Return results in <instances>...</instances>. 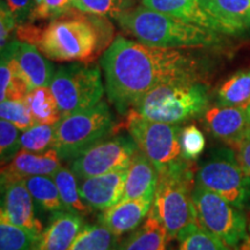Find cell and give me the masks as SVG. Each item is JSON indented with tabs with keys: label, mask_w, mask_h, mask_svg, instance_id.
Wrapping results in <instances>:
<instances>
[{
	"label": "cell",
	"mask_w": 250,
	"mask_h": 250,
	"mask_svg": "<svg viewBox=\"0 0 250 250\" xmlns=\"http://www.w3.org/2000/svg\"><path fill=\"white\" fill-rule=\"evenodd\" d=\"M192 201L197 221L234 250L241 249L250 240L245 212L226 199L195 183Z\"/></svg>",
	"instance_id": "cell-10"
},
{
	"label": "cell",
	"mask_w": 250,
	"mask_h": 250,
	"mask_svg": "<svg viewBox=\"0 0 250 250\" xmlns=\"http://www.w3.org/2000/svg\"><path fill=\"white\" fill-rule=\"evenodd\" d=\"M11 57L20 77L29 89L49 87L55 74V66L42 55L36 45L23 41H11L1 49Z\"/></svg>",
	"instance_id": "cell-12"
},
{
	"label": "cell",
	"mask_w": 250,
	"mask_h": 250,
	"mask_svg": "<svg viewBox=\"0 0 250 250\" xmlns=\"http://www.w3.org/2000/svg\"><path fill=\"white\" fill-rule=\"evenodd\" d=\"M170 241L167 229L149 211L139 227L118 240L115 250H168Z\"/></svg>",
	"instance_id": "cell-22"
},
{
	"label": "cell",
	"mask_w": 250,
	"mask_h": 250,
	"mask_svg": "<svg viewBox=\"0 0 250 250\" xmlns=\"http://www.w3.org/2000/svg\"><path fill=\"white\" fill-rule=\"evenodd\" d=\"M2 187L1 217L8 223L26 228L40 235L43 232L42 224L35 214V202L23 181H17Z\"/></svg>",
	"instance_id": "cell-14"
},
{
	"label": "cell",
	"mask_w": 250,
	"mask_h": 250,
	"mask_svg": "<svg viewBox=\"0 0 250 250\" xmlns=\"http://www.w3.org/2000/svg\"><path fill=\"white\" fill-rule=\"evenodd\" d=\"M248 230H249V235H250V223H249V225H248Z\"/></svg>",
	"instance_id": "cell-43"
},
{
	"label": "cell",
	"mask_w": 250,
	"mask_h": 250,
	"mask_svg": "<svg viewBox=\"0 0 250 250\" xmlns=\"http://www.w3.org/2000/svg\"><path fill=\"white\" fill-rule=\"evenodd\" d=\"M23 39L51 61L86 62L98 51L96 28L86 19H58L43 30L27 28Z\"/></svg>",
	"instance_id": "cell-3"
},
{
	"label": "cell",
	"mask_w": 250,
	"mask_h": 250,
	"mask_svg": "<svg viewBox=\"0 0 250 250\" xmlns=\"http://www.w3.org/2000/svg\"><path fill=\"white\" fill-rule=\"evenodd\" d=\"M56 124H35L21 133V149L31 153H44L54 148Z\"/></svg>",
	"instance_id": "cell-30"
},
{
	"label": "cell",
	"mask_w": 250,
	"mask_h": 250,
	"mask_svg": "<svg viewBox=\"0 0 250 250\" xmlns=\"http://www.w3.org/2000/svg\"><path fill=\"white\" fill-rule=\"evenodd\" d=\"M100 62L108 98L121 115H126L156 87L198 79V62L186 52L123 36L114 40Z\"/></svg>",
	"instance_id": "cell-1"
},
{
	"label": "cell",
	"mask_w": 250,
	"mask_h": 250,
	"mask_svg": "<svg viewBox=\"0 0 250 250\" xmlns=\"http://www.w3.org/2000/svg\"><path fill=\"white\" fill-rule=\"evenodd\" d=\"M158 179L159 171L154 164L138 151L134 154L130 167L127 168L122 201L154 198Z\"/></svg>",
	"instance_id": "cell-21"
},
{
	"label": "cell",
	"mask_w": 250,
	"mask_h": 250,
	"mask_svg": "<svg viewBox=\"0 0 250 250\" xmlns=\"http://www.w3.org/2000/svg\"><path fill=\"white\" fill-rule=\"evenodd\" d=\"M127 170L112 171L79 180L83 201L92 211L103 212L122 201Z\"/></svg>",
	"instance_id": "cell-16"
},
{
	"label": "cell",
	"mask_w": 250,
	"mask_h": 250,
	"mask_svg": "<svg viewBox=\"0 0 250 250\" xmlns=\"http://www.w3.org/2000/svg\"><path fill=\"white\" fill-rule=\"evenodd\" d=\"M208 89L198 81L161 85L146 94L133 109L148 120L180 125L204 114Z\"/></svg>",
	"instance_id": "cell-5"
},
{
	"label": "cell",
	"mask_w": 250,
	"mask_h": 250,
	"mask_svg": "<svg viewBox=\"0 0 250 250\" xmlns=\"http://www.w3.org/2000/svg\"><path fill=\"white\" fill-rule=\"evenodd\" d=\"M241 250H250V240H249V241H248V242H247V243H246V245H245V246H243V247H242V248H241Z\"/></svg>",
	"instance_id": "cell-40"
},
{
	"label": "cell",
	"mask_w": 250,
	"mask_h": 250,
	"mask_svg": "<svg viewBox=\"0 0 250 250\" xmlns=\"http://www.w3.org/2000/svg\"><path fill=\"white\" fill-rule=\"evenodd\" d=\"M192 162L159 173L151 212L167 229L171 240L197 221L192 201L195 174Z\"/></svg>",
	"instance_id": "cell-4"
},
{
	"label": "cell",
	"mask_w": 250,
	"mask_h": 250,
	"mask_svg": "<svg viewBox=\"0 0 250 250\" xmlns=\"http://www.w3.org/2000/svg\"><path fill=\"white\" fill-rule=\"evenodd\" d=\"M219 104L246 108L250 103V71L234 74L218 90Z\"/></svg>",
	"instance_id": "cell-29"
},
{
	"label": "cell",
	"mask_w": 250,
	"mask_h": 250,
	"mask_svg": "<svg viewBox=\"0 0 250 250\" xmlns=\"http://www.w3.org/2000/svg\"><path fill=\"white\" fill-rule=\"evenodd\" d=\"M153 198L124 199L101 212L99 223L105 226L118 239L129 234L144 223L152 208Z\"/></svg>",
	"instance_id": "cell-18"
},
{
	"label": "cell",
	"mask_w": 250,
	"mask_h": 250,
	"mask_svg": "<svg viewBox=\"0 0 250 250\" xmlns=\"http://www.w3.org/2000/svg\"><path fill=\"white\" fill-rule=\"evenodd\" d=\"M217 21L221 34L237 35L250 30V0H202Z\"/></svg>",
	"instance_id": "cell-19"
},
{
	"label": "cell",
	"mask_w": 250,
	"mask_h": 250,
	"mask_svg": "<svg viewBox=\"0 0 250 250\" xmlns=\"http://www.w3.org/2000/svg\"><path fill=\"white\" fill-rule=\"evenodd\" d=\"M73 7L83 13L117 19L126 4L124 0H73Z\"/></svg>",
	"instance_id": "cell-33"
},
{
	"label": "cell",
	"mask_w": 250,
	"mask_h": 250,
	"mask_svg": "<svg viewBox=\"0 0 250 250\" xmlns=\"http://www.w3.org/2000/svg\"><path fill=\"white\" fill-rule=\"evenodd\" d=\"M21 130L11 122L0 121V158L1 164H8L21 151Z\"/></svg>",
	"instance_id": "cell-34"
},
{
	"label": "cell",
	"mask_w": 250,
	"mask_h": 250,
	"mask_svg": "<svg viewBox=\"0 0 250 250\" xmlns=\"http://www.w3.org/2000/svg\"><path fill=\"white\" fill-rule=\"evenodd\" d=\"M118 23L137 41L161 48H208L219 43V33L184 22L170 15L140 6L121 13Z\"/></svg>",
	"instance_id": "cell-2"
},
{
	"label": "cell",
	"mask_w": 250,
	"mask_h": 250,
	"mask_svg": "<svg viewBox=\"0 0 250 250\" xmlns=\"http://www.w3.org/2000/svg\"><path fill=\"white\" fill-rule=\"evenodd\" d=\"M49 87L62 117L98 104L105 89L100 67L86 62H73L56 68Z\"/></svg>",
	"instance_id": "cell-8"
},
{
	"label": "cell",
	"mask_w": 250,
	"mask_h": 250,
	"mask_svg": "<svg viewBox=\"0 0 250 250\" xmlns=\"http://www.w3.org/2000/svg\"><path fill=\"white\" fill-rule=\"evenodd\" d=\"M85 225L83 215L70 211L52 213L49 225L37 236L30 250H68Z\"/></svg>",
	"instance_id": "cell-17"
},
{
	"label": "cell",
	"mask_w": 250,
	"mask_h": 250,
	"mask_svg": "<svg viewBox=\"0 0 250 250\" xmlns=\"http://www.w3.org/2000/svg\"><path fill=\"white\" fill-rule=\"evenodd\" d=\"M204 122L211 134L234 151L250 133V120L243 107L218 104L208 108Z\"/></svg>",
	"instance_id": "cell-13"
},
{
	"label": "cell",
	"mask_w": 250,
	"mask_h": 250,
	"mask_svg": "<svg viewBox=\"0 0 250 250\" xmlns=\"http://www.w3.org/2000/svg\"><path fill=\"white\" fill-rule=\"evenodd\" d=\"M34 1H35V6L37 5V4H39V2L41 1V0H34Z\"/></svg>",
	"instance_id": "cell-42"
},
{
	"label": "cell",
	"mask_w": 250,
	"mask_h": 250,
	"mask_svg": "<svg viewBox=\"0 0 250 250\" xmlns=\"http://www.w3.org/2000/svg\"><path fill=\"white\" fill-rule=\"evenodd\" d=\"M29 87L20 77L11 57L1 51V64H0V99L4 100H24Z\"/></svg>",
	"instance_id": "cell-27"
},
{
	"label": "cell",
	"mask_w": 250,
	"mask_h": 250,
	"mask_svg": "<svg viewBox=\"0 0 250 250\" xmlns=\"http://www.w3.org/2000/svg\"><path fill=\"white\" fill-rule=\"evenodd\" d=\"M11 13L14 15L18 24L26 22L30 19L31 13L35 8V1L34 0H4Z\"/></svg>",
	"instance_id": "cell-37"
},
{
	"label": "cell",
	"mask_w": 250,
	"mask_h": 250,
	"mask_svg": "<svg viewBox=\"0 0 250 250\" xmlns=\"http://www.w3.org/2000/svg\"><path fill=\"white\" fill-rule=\"evenodd\" d=\"M115 120L107 102L101 101L92 108L80 110L56 123L54 148L62 160L72 161L111 133Z\"/></svg>",
	"instance_id": "cell-6"
},
{
	"label": "cell",
	"mask_w": 250,
	"mask_h": 250,
	"mask_svg": "<svg viewBox=\"0 0 250 250\" xmlns=\"http://www.w3.org/2000/svg\"><path fill=\"white\" fill-rule=\"evenodd\" d=\"M195 183L245 211L250 208V176L229 146L214 148L199 165Z\"/></svg>",
	"instance_id": "cell-7"
},
{
	"label": "cell",
	"mask_w": 250,
	"mask_h": 250,
	"mask_svg": "<svg viewBox=\"0 0 250 250\" xmlns=\"http://www.w3.org/2000/svg\"><path fill=\"white\" fill-rule=\"evenodd\" d=\"M0 117L24 131L35 125L33 115L24 100H4L0 104Z\"/></svg>",
	"instance_id": "cell-32"
},
{
	"label": "cell",
	"mask_w": 250,
	"mask_h": 250,
	"mask_svg": "<svg viewBox=\"0 0 250 250\" xmlns=\"http://www.w3.org/2000/svg\"><path fill=\"white\" fill-rule=\"evenodd\" d=\"M176 240L179 242L177 250H234L198 223L191 224L181 230Z\"/></svg>",
	"instance_id": "cell-28"
},
{
	"label": "cell",
	"mask_w": 250,
	"mask_h": 250,
	"mask_svg": "<svg viewBox=\"0 0 250 250\" xmlns=\"http://www.w3.org/2000/svg\"><path fill=\"white\" fill-rule=\"evenodd\" d=\"M118 240L102 224H85L68 250H115Z\"/></svg>",
	"instance_id": "cell-26"
},
{
	"label": "cell",
	"mask_w": 250,
	"mask_h": 250,
	"mask_svg": "<svg viewBox=\"0 0 250 250\" xmlns=\"http://www.w3.org/2000/svg\"><path fill=\"white\" fill-rule=\"evenodd\" d=\"M176 250H177V249H176Z\"/></svg>",
	"instance_id": "cell-44"
},
{
	"label": "cell",
	"mask_w": 250,
	"mask_h": 250,
	"mask_svg": "<svg viewBox=\"0 0 250 250\" xmlns=\"http://www.w3.org/2000/svg\"><path fill=\"white\" fill-rule=\"evenodd\" d=\"M125 126L139 151L154 164L159 173L192 162L182 152L180 125L148 120L131 109L126 114Z\"/></svg>",
	"instance_id": "cell-9"
},
{
	"label": "cell",
	"mask_w": 250,
	"mask_h": 250,
	"mask_svg": "<svg viewBox=\"0 0 250 250\" xmlns=\"http://www.w3.org/2000/svg\"><path fill=\"white\" fill-rule=\"evenodd\" d=\"M36 124H56L62 120L57 101L50 87L31 89L24 99Z\"/></svg>",
	"instance_id": "cell-24"
},
{
	"label": "cell",
	"mask_w": 250,
	"mask_h": 250,
	"mask_svg": "<svg viewBox=\"0 0 250 250\" xmlns=\"http://www.w3.org/2000/svg\"><path fill=\"white\" fill-rule=\"evenodd\" d=\"M180 142L182 152L188 160H198L205 149V137L196 125H188L181 130Z\"/></svg>",
	"instance_id": "cell-35"
},
{
	"label": "cell",
	"mask_w": 250,
	"mask_h": 250,
	"mask_svg": "<svg viewBox=\"0 0 250 250\" xmlns=\"http://www.w3.org/2000/svg\"><path fill=\"white\" fill-rule=\"evenodd\" d=\"M37 236L26 228L0 219V250H30Z\"/></svg>",
	"instance_id": "cell-31"
},
{
	"label": "cell",
	"mask_w": 250,
	"mask_h": 250,
	"mask_svg": "<svg viewBox=\"0 0 250 250\" xmlns=\"http://www.w3.org/2000/svg\"><path fill=\"white\" fill-rule=\"evenodd\" d=\"M246 110H247V114H248L249 120H250V103H249V104L247 105V107H246Z\"/></svg>",
	"instance_id": "cell-41"
},
{
	"label": "cell",
	"mask_w": 250,
	"mask_h": 250,
	"mask_svg": "<svg viewBox=\"0 0 250 250\" xmlns=\"http://www.w3.org/2000/svg\"><path fill=\"white\" fill-rule=\"evenodd\" d=\"M18 26L14 15L11 13L5 1H1V11H0V42L1 49H4L8 43V39L14 28Z\"/></svg>",
	"instance_id": "cell-38"
},
{
	"label": "cell",
	"mask_w": 250,
	"mask_h": 250,
	"mask_svg": "<svg viewBox=\"0 0 250 250\" xmlns=\"http://www.w3.org/2000/svg\"><path fill=\"white\" fill-rule=\"evenodd\" d=\"M35 204L43 211L56 213L64 211V205L52 176H31L23 180Z\"/></svg>",
	"instance_id": "cell-25"
},
{
	"label": "cell",
	"mask_w": 250,
	"mask_h": 250,
	"mask_svg": "<svg viewBox=\"0 0 250 250\" xmlns=\"http://www.w3.org/2000/svg\"><path fill=\"white\" fill-rule=\"evenodd\" d=\"M61 166L62 159L55 148L44 153H31L21 149L8 164L2 166L1 186L31 176H52Z\"/></svg>",
	"instance_id": "cell-15"
},
{
	"label": "cell",
	"mask_w": 250,
	"mask_h": 250,
	"mask_svg": "<svg viewBox=\"0 0 250 250\" xmlns=\"http://www.w3.org/2000/svg\"><path fill=\"white\" fill-rule=\"evenodd\" d=\"M73 7V0H41L34 8L30 20L56 19Z\"/></svg>",
	"instance_id": "cell-36"
},
{
	"label": "cell",
	"mask_w": 250,
	"mask_h": 250,
	"mask_svg": "<svg viewBox=\"0 0 250 250\" xmlns=\"http://www.w3.org/2000/svg\"><path fill=\"white\" fill-rule=\"evenodd\" d=\"M235 153L242 169L250 176V133L237 146Z\"/></svg>",
	"instance_id": "cell-39"
},
{
	"label": "cell",
	"mask_w": 250,
	"mask_h": 250,
	"mask_svg": "<svg viewBox=\"0 0 250 250\" xmlns=\"http://www.w3.org/2000/svg\"><path fill=\"white\" fill-rule=\"evenodd\" d=\"M142 5L180 19L184 22L221 34L218 22L208 14L202 0H142Z\"/></svg>",
	"instance_id": "cell-20"
},
{
	"label": "cell",
	"mask_w": 250,
	"mask_h": 250,
	"mask_svg": "<svg viewBox=\"0 0 250 250\" xmlns=\"http://www.w3.org/2000/svg\"><path fill=\"white\" fill-rule=\"evenodd\" d=\"M56 186L58 188L61 199L66 211L85 217L89 213V206L83 201L79 190V179L71 168L61 166L58 170L52 175Z\"/></svg>",
	"instance_id": "cell-23"
},
{
	"label": "cell",
	"mask_w": 250,
	"mask_h": 250,
	"mask_svg": "<svg viewBox=\"0 0 250 250\" xmlns=\"http://www.w3.org/2000/svg\"><path fill=\"white\" fill-rule=\"evenodd\" d=\"M138 151V146L130 134L103 139L74 158L71 161V169L79 180L127 170Z\"/></svg>",
	"instance_id": "cell-11"
}]
</instances>
